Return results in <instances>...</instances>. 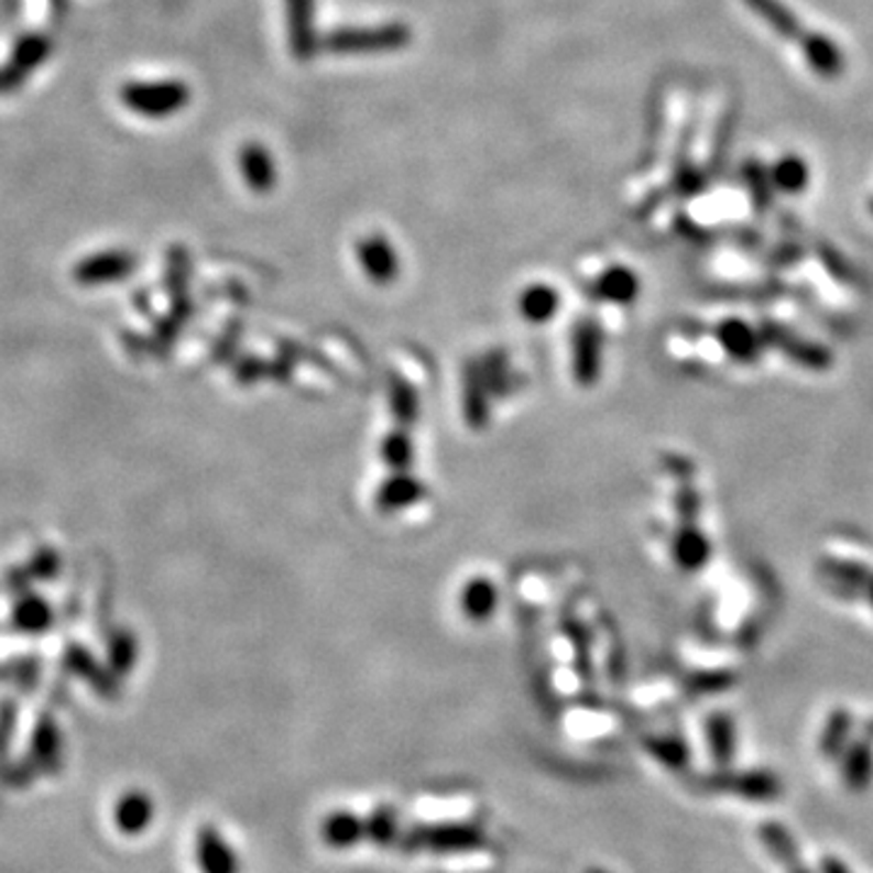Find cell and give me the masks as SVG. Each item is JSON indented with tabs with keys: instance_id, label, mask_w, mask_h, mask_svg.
Here are the masks:
<instances>
[{
	"instance_id": "cell-15",
	"label": "cell",
	"mask_w": 873,
	"mask_h": 873,
	"mask_svg": "<svg viewBox=\"0 0 873 873\" xmlns=\"http://www.w3.org/2000/svg\"><path fill=\"white\" fill-rule=\"evenodd\" d=\"M495 590L490 580H471L461 592V607L463 612L473 619H483L495 609Z\"/></svg>"
},
{
	"instance_id": "cell-18",
	"label": "cell",
	"mask_w": 873,
	"mask_h": 873,
	"mask_svg": "<svg viewBox=\"0 0 873 873\" xmlns=\"http://www.w3.org/2000/svg\"><path fill=\"white\" fill-rule=\"evenodd\" d=\"M367 837L379 847H386L391 842H396L399 837V818L393 808H379L374 810L369 820H364Z\"/></svg>"
},
{
	"instance_id": "cell-10",
	"label": "cell",
	"mask_w": 873,
	"mask_h": 873,
	"mask_svg": "<svg viewBox=\"0 0 873 873\" xmlns=\"http://www.w3.org/2000/svg\"><path fill=\"white\" fill-rule=\"evenodd\" d=\"M800 52H804V58L812 74H818L825 80H834L842 76L844 54L840 46H837V42H832L828 37V34L810 32V37L800 44Z\"/></svg>"
},
{
	"instance_id": "cell-21",
	"label": "cell",
	"mask_w": 873,
	"mask_h": 873,
	"mask_svg": "<svg viewBox=\"0 0 873 873\" xmlns=\"http://www.w3.org/2000/svg\"><path fill=\"white\" fill-rule=\"evenodd\" d=\"M762 842L767 844V849L770 852L782 861V864H786L788 859H794V856H798V849H796V844H794V840H792V834H788L782 825H776V822H770V825H764L762 828Z\"/></svg>"
},
{
	"instance_id": "cell-6",
	"label": "cell",
	"mask_w": 873,
	"mask_h": 873,
	"mask_svg": "<svg viewBox=\"0 0 873 873\" xmlns=\"http://www.w3.org/2000/svg\"><path fill=\"white\" fill-rule=\"evenodd\" d=\"M703 786L709 792H725L735 794L740 798L747 800H776L782 796V782L779 776H774L772 772H723L709 776Z\"/></svg>"
},
{
	"instance_id": "cell-9",
	"label": "cell",
	"mask_w": 873,
	"mask_h": 873,
	"mask_svg": "<svg viewBox=\"0 0 873 873\" xmlns=\"http://www.w3.org/2000/svg\"><path fill=\"white\" fill-rule=\"evenodd\" d=\"M238 167H241L243 181L253 193L265 195L277 185V163H274V155L258 141L243 143L241 151H238Z\"/></svg>"
},
{
	"instance_id": "cell-7",
	"label": "cell",
	"mask_w": 873,
	"mask_h": 873,
	"mask_svg": "<svg viewBox=\"0 0 873 873\" xmlns=\"http://www.w3.org/2000/svg\"><path fill=\"white\" fill-rule=\"evenodd\" d=\"M357 260H360L364 274L374 284H391L401 272L396 248L384 236H367L364 241H360V245H357Z\"/></svg>"
},
{
	"instance_id": "cell-25",
	"label": "cell",
	"mask_w": 873,
	"mask_h": 873,
	"mask_svg": "<svg viewBox=\"0 0 873 873\" xmlns=\"http://www.w3.org/2000/svg\"><path fill=\"white\" fill-rule=\"evenodd\" d=\"M784 866H786V871H788V873H810V871H808L804 864H800V859H798V856L788 859Z\"/></svg>"
},
{
	"instance_id": "cell-3",
	"label": "cell",
	"mask_w": 873,
	"mask_h": 873,
	"mask_svg": "<svg viewBox=\"0 0 873 873\" xmlns=\"http://www.w3.org/2000/svg\"><path fill=\"white\" fill-rule=\"evenodd\" d=\"M485 834L478 825L471 822H437L421 825L411 832L413 849H427L435 854H463L481 849Z\"/></svg>"
},
{
	"instance_id": "cell-23",
	"label": "cell",
	"mask_w": 873,
	"mask_h": 873,
	"mask_svg": "<svg viewBox=\"0 0 873 873\" xmlns=\"http://www.w3.org/2000/svg\"><path fill=\"white\" fill-rule=\"evenodd\" d=\"M820 873H852L849 871L840 859H832V856H828V859H822V864H820Z\"/></svg>"
},
{
	"instance_id": "cell-1",
	"label": "cell",
	"mask_w": 873,
	"mask_h": 873,
	"mask_svg": "<svg viewBox=\"0 0 873 873\" xmlns=\"http://www.w3.org/2000/svg\"><path fill=\"white\" fill-rule=\"evenodd\" d=\"M119 100L129 112L143 119H167L185 110L193 100V90L181 78L129 80L119 90Z\"/></svg>"
},
{
	"instance_id": "cell-12",
	"label": "cell",
	"mask_w": 873,
	"mask_h": 873,
	"mask_svg": "<svg viewBox=\"0 0 873 873\" xmlns=\"http://www.w3.org/2000/svg\"><path fill=\"white\" fill-rule=\"evenodd\" d=\"M520 316L530 323H546L552 320L558 308V294L556 290L546 284H532L520 294Z\"/></svg>"
},
{
	"instance_id": "cell-4",
	"label": "cell",
	"mask_w": 873,
	"mask_h": 873,
	"mask_svg": "<svg viewBox=\"0 0 873 873\" xmlns=\"http://www.w3.org/2000/svg\"><path fill=\"white\" fill-rule=\"evenodd\" d=\"M52 40L46 34L32 32L22 34V37L10 50L8 64L0 66V95L15 92L28 83L34 70L42 68L46 58L52 54Z\"/></svg>"
},
{
	"instance_id": "cell-8",
	"label": "cell",
	"mask_w": 873,
	"mask_h": 873,
	"mask_svg": "<svg viewBox=\"0 0 873 873\" xmlns=\"http://www.w3.org/2000/svg\"><path fill=\"white\" fill-rule=\"evenodd\" d=\"M743 3L772 32L779 34L782 40L800 46L810 37V32L804 28V22H800V18L794 13L792 8L784 3V0H743Z\"/></svg>"
},
{
	"instance_id": "cell-19",
	"label": "cell",
	"mask_w": 873,
	"mask_h": 873,
	"mask_svg": "<svg viewBox=\"0 0 873 873\" xmlns=\"http://www.w3.org/2000/svg\"><path fill=\"white\" fill-rule=\"evenodd\" d=\"M772 177L782 189H788V193H798V189H804L808 183V165L800 161L798 155L788 153L786 159H782L774 165Z\"/></svg>"
},
{
	"instance_id": "cell-5",
	"label": "cell",
	"mask_w": 873,
	"mask_h": 873,
	"mask_svg": "<svg viewBox=\"0 0 873 873\" xmlns=\"http://www.w3.org/2000/svg\"><path fill=\"white\" fill-rule=\"evenodd\" d=\"M286 37L296 62H310L320 50L316 30V0H284Z\"/></svg>"
},
{
	"instance_id": "cell-17",
	"label": "cell",
	"mask_w": 873,
	"mask_h": 873,
	"mask_svg": "<svg viewBox=\"0 0 873 873\" xmlns=\"http://www.w3.org/2000/svg\"><path fill=\"white\" fill-rule=\"evenodd\" d=\"M645 747H648L657 762H663L669 770H685L689 764V747L679 738H651Z\"/></svg>"
},
{
	"instance_id": "cell-20",
	"label": "cell",
	"mask_w": 873,
	"mask_h": 873,
	"mask_svg": "<svg viewBox=\"0 0 873 873\" xmlns=\"http://www.w3.org/2000/svg\"><path fill=\"white\" fill-rule=\"evenodd\" d=\"M600 294L614 302H629L636 294V277L626 268H612L600 277Z\"/></svg>"
},
{
	"instance_id": "cell-2",
	"label": "cell",
	"mask_w": 873,
	"mask_h": 873,
	"mask_svg": "<svg viewBox=\"0 0 873 873\" xmlns=\"http://www.w3.org/2000/svg\"><path fill=\"white\" fill-rule=\"evenodd\" d=\"M413 32L403 22H389V25L374 28H340L320 40L323 50L330 54H386L399 52L411 44Z\"/></svg>"
},
{
	"instance_id": "cell-13",
	"label": "cell",
	"mask_w": 873,
	"mask_h": 873,
	"mask_svg": "<svg viewBox=\"0 0 873 873\" xmlns=\"http://www.w3.org/2000/svg\"><path fill=\"white\" fill-rule=\"evenodd\" d=\"M842 779L849 792H864L873 782V752L866 743H859L847 752L842 762Z\"/></svg>"
},
{
	"instance_id": "cell-14",
	"label": "cell",
	"mask_w": 873,
	"mask_h": 873,
	"mask_svg": "<svg viewBox=\"0 0 873 873\" xmlns=\"http://www.w3.org/2000/svg\"><path fill=\"white\" fill-rule=\"evenodd\" d=\"M709 747H711V755H713L716 764H721V767H728V764H731V757L735 752V731H733V723H731V719H728V716H723V713L711 716Z\"/></svg>"
},
{
	"instance_id": "cell-26",
	"label": "cell",
	"mask_w": 873,
	"mask_h": 873,
	"mask_svg": "<svg viewBox=\"0 0 873 873\" xmlns=\"http://www.w3.org/2000/svg\"><path fill=\"white\" fill-rule=\"evenodd\" d=\"M588 873H607V871H588Z\"/></svg>"
},
{
	"instance_id": "cell-24",
	"label": "cell",
	"mask_w": 873,
	"mask_h": 873,
	"mask_svg": "<svg viewBox=\"0 0 873 873\" xmlns=\"http://www.w3.org/2000/svg\"><path fill=\"white\" fill-rule=\"evenodd\" d=\"M50 3H52L54 22H64V18L68 13V0H50Z\"/></svg>"
},
{
	"instance_id": "cell-11",
	"label": "cell",
	"mask_w": 873,
	"mask_h": 873,
	"mask_svg": "<svg viewBox=\"0 0 873 873\" xmlns=\"http://www.w3.org/2000/svg\"><path fill=\"white\" fill-rule=\"evenodd\" d=\"M367 837L364 820L350 810H335L320 822V840L330 849H350Z\"/></svg>"
},
{
	"instance_id": "cell-16",
	"label": "cell",
	"mask_w": 873,
	"mask_h": 873,
	"mask_svg": "<svg viewBox=\"0 0 873 873\" xmlns=\"http://www.w3.org/2000/svg\"><path fill=\"white\" fill-rule=\"evenodd\" d=\"M201 861H205L207 873H238L236 856L217 832H207L201 840Z\"/></svg>"
},
{
	"instance_id": "cell-22",
	"label": "cell",
	"mask_w": 873,
	"mask_h": 873,
	"mask_svg": "<svg viewBox=\"0 0 873 873\" xmlns=\"http://www.w3.org/2000/svg\"><path fill=\"white\" fill-rule=\"evenodd\" d=\"M847 733H849V721L844 716H837V719L828 725V731L822 735V752L828 757L832 755H840L844 743H847Z\"/></svg>"
}]
</instances>
